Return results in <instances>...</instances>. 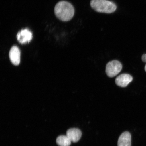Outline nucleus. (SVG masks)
<instances>
[{
    "instance_id": "f257e3e1",
    "label": "nucleus",
    "mask_w": 146,
    "mask_h": 146,
    "mask_svg": "<svg viewBox=\"0 0 146 146\" xmlns=\"http://www.w3.org/2000/svg\"><path fill=\"white\" fill-rule=\"evenodd\" d=\"M54 12L58 19L63 21H68L74 17L75 11L74 7L71 3L63 1L56 5Z\"/></svg>"
},
{
    "instance_id": "f03ea898",
    "label": "nucleus",
    "mask_w": 146,
    "mask_h": 146,
    "mask_svg": "<svg viewBox=\"0 0 146 146\" xmlns=\"http://www.w3.org/2000/svg\"><path fill=\"white\" fill-rule=\"evenodd\" d=\"M90 5L96 11L103 13H112L117 9L114 3L107 0H91Z\"/></svg>"
},
{
    "instance_id": "7ed1b4c3",
    "label": "nucleus",
    "mask_w": 146,
    "mask_h": 146,
    "mask_svg": "<svg viewBox=\"0 0 146 146\" xmlns=\"http://www.w3.org/2000/svg\"><path fill=\"white\" fill-rule=\"evenodd\" d=\"M122 64L117 60L110 62L106 66V72L108 76L113 78L118 74L122 69Z\"/></svg>"
},
{
    "instance_id": "20e7f679",
    "label": "nucleus",
    "mask_w": 146,
    "mask_h": 146,
    "mask_svg": "<svg viewBox=\"0 0 146 146\" xmlns=\"http://www.w3.org/2000/svg\"><path fill=\"white\" fill-rule=\"evenodd\" d=\"M32 38V33L27 29L22 30L17 35V40L21 44L30 42Z\"/></svg>"
},
{
    "instance_id": "39448f33",
    "label": "nucleus",
    "mask_w": 146,
    "mask_h": 146,
    "mask_svg": "<svg viewBox=\"0 0 146 146\" xmlns=\"http://www.w3.org/2000/svg\"><path fill=\"white\" fill-rule=\"evenodd\" d=\"M9 55L11 61L13 64L15 65L19 64L21 58V52L17 46H14L11 48Z\"/></svg>"
},
{
    "instance_id": "423d86ee",
    "label": "nucleus",
    "mask_w": 146,
    "mask_h": 146,
    "mask_svg": "<svg viewBox=\"0 0 146 146\" xmlns=\"http://www.w3.org/2000/svg\"><path fill=\"white\" fill-rule=\"evenodd\" d=\"M133 80V78L130 75L124 74L120 75L116 78L115 83L118 86L125 87H127Z\"/></svg>"
},
{
    "instance_id": "0eeeda50",
    "label": "nucleus",
    "mask_w": 146,
    "mask_h": 146,
    "mask_svg": "<svg viewBox=\"0 0 146 146\" xmlns=\"http://www.w3.org/2000/svg\"><path fill=\"white\" fill-rule=\"evenodd\" d=\"M66 135L71 142L76 143L79 141L82 136V132L80 129L76 128L69 129L66 132Z\"/></svg>"
},
{
    "instance_id": "6e6552de",
    "label": "nucleus",
    "mask_w": 146,
    "mask_h": 146,
    "mask_svg": "<svg viewBox=\"0 0 146 146\" xmlns=\"http://www.w3.org/2000/svg\"><path fill=\"white\" fill-rule=\"evenodd\" d=\"M131 136L128 132H125L120 135L118 139V146H131Z\"/></svg>"
},
{
    "instance_id": "1a4fd4ad",
    "label": "nucleus",
    "mask_w": 146,
    "mask_h": 146,
    "mask_svg": "<svg viewBox=\"0 0 146 146\" xmlns=\"http://www.w3.org/2000/svg\"><path fill=\"white\" fill-rule=\"evenodd\" d=\"M56 143L59 146H70L71 141L67 135H60L56 139Z\"/></svg>"
},
{
    "instance_id": "9d476101",
    "label": "nucleus",
    "mask_w": 146,
    "mask_h": 146,
    "mask_svg": "<svg viewBox=\"0 0 146 146\" xmlns=\"http://www.w3.org/2000/svg\"><path fill=\"white\" fill-rule=\"evenodd\" d=\"M142 60L144 62L146 63V54H143L142 56Z\"/></svg>"
},
{
    "instance_id": "9b49d317",
    "label": "nucleus",
    "mask_w": 146,
    "mask_h": 146,
    "mask_svg": "<svg viewBox=\"0 0 146 146\" xmlns=\"http://www.w3.org/2000/svg\"><path fill=\"white\" fill-rule=\"evenodd\" d=\"M145 72H146V64L145 65Z\"/></svg>"
}]
</instances>
